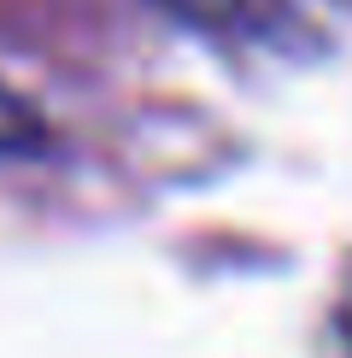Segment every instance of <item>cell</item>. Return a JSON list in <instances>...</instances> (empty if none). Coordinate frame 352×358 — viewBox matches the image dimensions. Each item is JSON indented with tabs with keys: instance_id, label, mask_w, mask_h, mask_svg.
I'll list each match as a JSON object with an SVG mask.
<instances>
[{
	"instance_id": "6da1fadb",
	"label": "cell",
	"mask_w": 352,
	"mask_h": 358,
	"mask_svg": "<svg viewBox=\"0 0 352 358\" xmlns=\"http://www.w3.org/2000/svg\"><path fill=\"white\" fill-rule=\"evenodd\" d=\"M153 6H165L188 29L247 41V48H293L300 29H305L288 0H153Z\"/></svg>"
},
{
	"instance_id": "7a4b0ae2",
	"label": "cell",
	"mask_w": 352,
	"mask_h": 358,
	"mask_svg": "<svg viewBox=\"0 0 352 358\" xmlns=\"http://www.w3.org/2000/svg\"><path fill=\"white\" fill-rule=\"evenodd\" d=\"M53 141L47 129V112L24 94V88L0 83V159H24V153H41Z\"/></svg>"
},
{
	"instance_id": "3957f363",
	"label": "cell",
	"mask_w": 352,
	"mask_h": 358,
	"mask_svg": "<svg viewBox=\"0 0 352 358\" xmlns=\"http://www.w3.org/2000/svg\"><path fill=\"white\" fill-rule=\"evenodd\" d=\"M346 335H352V317H346Z\"/></svg>"
}]
</instances>
